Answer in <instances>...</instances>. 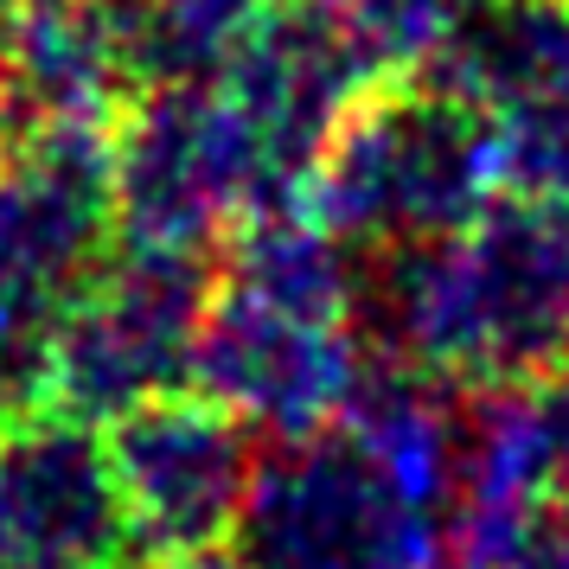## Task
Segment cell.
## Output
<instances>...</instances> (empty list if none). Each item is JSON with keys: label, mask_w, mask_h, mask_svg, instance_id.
Instances as JSON below:
<instances>
[{"label": "cell", "mask_w": 569, "mask_h": 569, "mask_svg": "<svg viewBox=\"0 0 569 569\" xmlns=\"http://www.w3.org/2000/svg\"><path fill=\"white\" fill-rule=\"evenodd\" d=\"M385 333L429 385L492 390L569 365V192L506 186L467 231L390 257Z\"/></svg>", "instance_id": "7a4b0ae2"}, {"label": "cell", "mask_w": 569, "mask_h": 569, "mask_svg": "<svg viewBox=\"0 0 569 569\" xmlns=\"http://www.w3.org/2000/svg\"><path fill=\"white\" fill-rule=\"evenodd\" d=\"M134 550L97 422L64 410L0 429V569H129Z\"/></svg>", "instance_id": "9c48e42d"}, {"label": "cell", "mask_w": 569, "mask_h": 569, "mask_svg": "<svg viewBox=\"0 0 569 569\" xmlns=\"http://www.w3.org/2000/svg\"><path fill=\"white\" fill-rule=\"evenodd\" d=\"M122 237L116 148L97 122H46L0 167V288L64 320Z\"/></svg>", "instance_id": "ba28073f"}, {"label": "cell", "mask_w": 569, "mask_h": 569, "mask_svg": "<svg viewBox=\"0 0 569 569\" xmlns=\"http://www.w3.org/2000/svg\"><path fill=\"white\" fill-rule=\"evenodd\" d=\"M371 371H378V359L359 339V320L295 313L211 282L192 390L224 403L250 436L301 441L333 429L359 403Z\"/></svg>", "instance_id": "8992f818"}, {"label": "cell", "mask_w": 569, "mask_h": 569, "mask_svg": "<svg viewBox=\"0 0 569 569\" xmlns=\"http://www.w3.org/2000/svg\"><path fill=\"white\" fill-rule=\"evenodd\" d=\"M167 569H237V557L224 563V557H186V563H167Z\"/></svg>", "instance_id": "2e32d148"}, {"label": "cell", "mask_w": 569, "mask_h": 569, "mask_svg": "<svg viewBox=\"0 0 569 569\" xmlns=\"http://www.w3.org/2000/svg\"><path fill=\"white\" fill-rule=\"evenodd\" d=\"M506 192V141L441 78H378L320 148L295 206L352 250H422L467 231Z\"/></svg>", "instance_id": "3957f363"}, {"label": "cell", "mask_w": 569, "mask_h": 569, "mask_svg": "<svg viewBox=\"0 0 569 569\" xmlns=\"http://www.w3.org/2000/svg\"><path fill=\"white\" fill-rule=\"evenodd\" d=\"M218 262L206 250H160L116 237L103 269L71 295L52 339V397L83 422L154 403L192 385Z\"/></svg>", "instance_id": "5b68a950"}, {"label": "cell", "mask_w": 569, "mask_h": 569, "mask_svg": "<svg viewBox=\"0 0 569 569\" xmlns=\"http://www.w3.org/2000/svg\"><path fill=\"white\" fill-rule=\"evenodd\" d=\"M109 461L134 543L160 563L224 550L257 480L250 429L206 390H167L154 403L116 416Z\"/></svg>", "instance_id": "52a82bcc"}, {"label": "cell", "mask_w": 569, "mask_h": 569, "mask_svg": "<svg viewBox=\"0 0 569 569\" xmlns=\"http://www.w3.org/2000/svg\"><path fill=\"white\" fill-rule=\"evenodd\" d=\"M0 7H7V0H0Z\"/></svg>", "instance_id": "ac0fdd59"}, {"label": "cell", "mask_w": 569, "mask_h": 569, "mask_svg": "<svg viewBox=\"0 0 569 569\" xmlns=\"http://www.w3.org/2000/svg\"><path fill=\"white\" fill-rule=\"evenodd\" d=\"M211 83L250 116V129L295 173V186H308L320 148L378 83V71L352 46V32L327 13V0H288L237 46Z\"/></svg>", "instance_id": "8fae6325"}, {"label": "cell", "mask_w": 569, "mask_h": 569, "mask_svg": "<svg viewBox=\"0 0 569 569\" xmlns=\"http://www.w3.org/2000/svg\"><path fill=\"white\" fill-rule=\"evenodd\" d=\"M461 422L422 371H371L346 422L257 455L237 569H429L448 543Z\"/></svg>", "instance_id": "6da1fadb"}, {"label": "cell", "mask_w": 569, "mask_h": 569, "mask_svg": "<svg viewBox=\"0 0 569 569\" xmlns=\"http://www.w3.org/2000/svg\"><path fill=\"white\" fill-rule=\"evenodd\" d=\"M455 422V506H569V365L473 390Z\"/></svg>", "instance_id": "7c38bea8"}, {"label": "cell", "mask_w": 569, "mask_h": 569, "mask_svg": "<svg viewBox=\"0 0 569 569\" xmlns=\"http://www.w3.org/2000/svg\"><path fill=\"white\" fill-rule=\"evenodd\" d=\"M52 308H32V301L0 288V429L32 416L39 390H52Z\"/></svg>", "instance_id": "9a60e30c"}, {"label": "cell", "mask_w": 569, "mask_h": 569, "mask_svg": "<svg viewBox=\"0 0 569 569\" xmlns=\"http://www.w3.org/2000/svg\"><path fill=\"white\" fill-rule=\"evenodd\" d=\"M288 0H116L141 90L218 78L250 32Z\"/></svg>", "instance_id": "4fadbf2b"}, {"label": "cell", "mask_w": 569, "mask_h": 569, "mask_svg": "<svg viewBox=\"0 0 569 569\" xmlns=\"http://www.w3.org/2000/svg\"><path fill=\"white\" fill-rule=\"evenodd\" d=\"M473 7L480 0H327V13L352 32V46L371 58L378 78H403L416 64H436Z\"/></svg>", "instance_id": "5bb4252c"}, {"label": "cell", "mask_w": 569, "mask_h": 569, "mask_svg": "<svg viewBox=\"0 0 569 569\" xmlns=\"http://www.w3.org/2000/svg\"><path fill=\"white\" fill-rule=\"evenodd\" d=\"M109 148H116V218L129 243L211 257L224 231L301 199L295 173L269 154L250 116L211 78L148 90V103L122 122V134H109Z\"/></svg>", "instance_id": "277c9868"}, {"label": "cell", "mask_w": 569, "mask_h": 569, "mask_svg": "<svg viewBox=\"0 0 569 569\" xmlns=\"http://www.w3.org/2000/svg\"><path fill=\"white\" fill-rule=\"evenodd\" d=\"M429 569H461V563H455V557H436V563H429Z\"/></svg>", "instance_id": "e0dca14e"}, {"label": "cell", "mask_w": 569, "mask_h": 569, "mask_svg": "<svg viewBox=\"0 0 569 569\" xmlns=\"http://www.w3.org/2000/svg\"><path fill=\"white\" fill-rule=\"evenodd\" d=\"M436 78L499 122L506 186L569 192V0H480Z\"/></svg>", "instance_id": "30bf717a"}]
</instances>
